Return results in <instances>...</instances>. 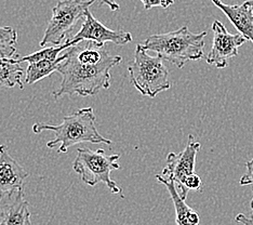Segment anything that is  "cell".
<instances>
[{
    "mask_svg": "<svg viewBox=\"0 0 253 225\" xmlns=\"http://www.w3.org/2000/svg\"><path fill=\"white\" fill-rule=\"evenodd\" d=\"M65 60L57 73L62 83L53 92L55 99L62 95L90 96L111 87V69L123 61L120 55H111L104 47L90 40H83L64 50Z\"/></svg>",
    "mask_w": 253,
    "mask_h": 225,
    "instance_id": "cell-1",
    "label": "cell"
},
{
    "mask_svg": "<svg viewBox=\"0 0 253 225\" xmlns=\"http://www.w3.org/2000/svg\"><path fill=\"white\" fill-rule=\"evenodd\" d=\"M95 115L92 107H84L63 118L57 126L37 123L33 126L34 134H42V131L54 132V138L47 143V147H57V153H66L70 147L79 143L107 144L112 145V141L100 135L95 127Z\"/></svg>",
    "mask_w": 253,
    "mask_h": 225,
    "instance_id": "cell-2",
    "label": "cell"
},
{
    "mask_svg": "<svg viewBox=\"0 0 253 225\" xmlns=\"http://www.w3.org/2000/svg\"><path fill=\"white\" fill-rule=\"evenodd\" d=\"M207 32L192 33L187 26L179 30L152 35L142 44L147 51L156 52L163 60L182 68L189 61H197L204 56Z\"/></svg>",
    "mask_w": 253,
    "mask_h": 225,
    "instance_id": "cell-3",
    "label": "cell"
},
{
    "mask_svg": "<svg viewBox=\"0 0 253 225\" xmlns=\"http://www.w3.org/2000/svg\"><path fill=\"white\" fill-rule=\"evenodd\" d=\"M162 57L151 56L142 45H137L133 62L128 66L130 79L142 95L155 97L160 92L170 89L169 72Z\"/></svg>",
    "mask_w": 253,
    "mask_h": 225,
    "instance_id": "cell-4",
    "label": "cell"
},
{
    "mask_svg": "<svg viewBox=\"0 0 253 225\" xmlns=\"http://www.w3.org/2000/svg\"><path fill=\"white\" fill-rule=\"evenodd\" d=\"M119 157L117 154L106 155L104 149L101 148L91 151L89 148L79 147L77 157L73 163V169L87 185L94 186L99 183H105L113 194H122V188L111 178L113 170L120 169Z\"/></svg>",
    "mask_w": 253,
    "mask_h": 225,
    "instance_id": "cell-5",
    "label": "cell"
},
{
    "mask_svg": "<svg viewBox=\"0 0 253 225\" xmlns=\"http://www.w3.org/2000/svg\"><path fill=\"white\" fill-rule=\"evenodd\" d=\"M95 1L96 0H60L52 8V16L40 42L42 48L56 47L70 39L68 36L77 23L84 19L87 11Z\"/></svg>",
    "mask_w": 253,
    "mask_h": 225,
    "instance_id": "cell-6",
    "label": "cell"
},
{
    "mask_svg": "<svg viewBox=\"0 0 253 225\" xmlns=\"http://www.w3.org/2000/svg\"><path fill=\"white\" fill-rule=\"evenodd\" d=\"M71 39L56 47H44L42 50L20 57V61L27 62L28 66L25 72V84L33 85L39 80L50 76L51 74L57 72L61 63L65 60V54L61 53L67 48L72 47Z\"/></svg>",
    "mask_w": 253,
    "mask_h": 225,
    "instance_id": "cell-7",
    "label": "cell"
},
{
    "mask_svg": "<svg viewBox=\"0 0 253 225\" xmlns=\"http://www.w3.org/2000/svg\"><path fill=\"white\" fill-rule=\"evenodd\" d=\"M212 48L206 61L210 65L223 69L228 66L229 60L238 55L239 47L248 42V39L241 34L228 33L223 23L217 20L212 23Z\"/></svg>",
    "mask_w": 253,
    "mask_h": 225,
    "instance_id": "cell-8",
    "label": "cell"
},
{
    "mask_svg": "<svg viewBox=\"0 0 253 225\" xmlns=\"http://www.w3.org/2000/svg\"><path fill=\"white\" fill-rule=\"evenodd\" d=\"M201 148L200 143L195 141V137L189 135L185 148L179 154L170 153L167 156L166 167L160 177L166 180L173 181L177 192H181L186 178L195 173L196 157Z\"/></svg>",
    "mask_w": 253,
    "mask_h": 225,
    "instance_id": "cell-9",
    "label": "cell"
},
{
    "mask_svg": "<svg viewBox=\"0 0 253 225\" xmlns=\"http://www.w3.org/2000/svg\"><path fill=\"white\" fill-rule=\"evenodd\" d=\"M131 33L125 32L122 30L115 31L112 28H108L101 22L97 21L95 17L87 11L83 22V25L80 27L79 32L71 39L72 45H76L83 40H90L95 43L100 47H104L106 43H113L118 45H125L132 42Z\"/></svg>",
    "mask_w": 253,
    "mask_h": 225,
    "instance_id": "cell-10",
    "label": "cell"
},
{
    "mask_svg": "<svg viewBox=\"0 0 253 225\" xmlns=\"http://www.w3.org/2000/svg\"><path fill=\"white\" fill-rule=\"evenodd\" d=\"M31 217L24 189H13L0 195V225H32Z\"/></svg>",
    "mask_w": 253,
    "mask_h": 225,
    "instance_id": "cell-11",
    "label": "cell"
},
{
    "mask_svg": "<svg viewBox=\"0 0 253 225\" xmlns=\"http://www.w3.org/2000/svg\"><path fill=\"white\" fill-rule=\"evenodd\" d=\"M27 177V171L10 155L8 147L0 145V195L13 189H24Z\"/></svg>",
    "mask_w": 253,
    "mask_h": 225,
    "instance_id": "cell-12",
    "label": "cell"
},
{
    "mask_svg": "<svg viewBox=\"0 0 253 225\" xmlns=\"http://www.w3.org/2000/svg\"><path fill=\"white\" fill-rule=\"evenodd\" d=\"M212 2L223 11L232 24L237 28L239 34L253 43V10L251 0L235 5L226 4L221 0H212Z\"/></svg>",
    "mask_w": 253,
    "mask_h": 225,
    "instance_id": "cell-13",
    "label": "cell"
},
{
    "mask_svg": "<svg viewBox=\"0 0 253 225\" xmlns=\"http://www.w3.org/2000/svg\"><path fill=\"white\" fill-rule=\"evenodd\" d=\"M156 179L160 184H164L167 187L170 194V197L172 201H173L176 225H199V215L196 211L193 210L191 207L186 205L185 199H183L179 192H177L175 183L173 181L166 180V179L160 177V175L156 176Z\"/></svg>",
    "mask_w": 253,
    "mask_h": 225,
    "instance_id": "cell-14",
    "label": "cell"
},
{
    "mask_svg": "<svg viewBox=\"0 0 253 225\" xmlns=\"http://www.w3.org/2000/svg\"><path fill=\"white\" fill-rule=\"evenodd\" d=\"M20 64L21 61L18 57H0V87L24 88L23 78L25 76V72Z\"/></svg>",
    "mask_w": 253,
    "mask_h": 225,
    "instance_id": "cell-15",
    "label": "cell"
},
{
    "mask_svg": "<svg viewBox=\"0 0 253 225\" xmlns=\"http://www.w3.org/2000/svg\"><path fill=\"white\" fill-rule=\"evenodd\" d=\"M18 33L11 26H0V57H13L18 55L15 45Z\"/></svg>",
    "mask_w": 253,
    "mask_h": 225,
    "instance_id": "cell-16",
    "label": "cell"
},
{
    "mask_svg": "<svg viewBox=\"0 0 253 225\" xmlns=\"http://www.w3.org/2000/svg\"><path fill=\"white\" fill-rule=\"evenodd\" d=\"M240 185H252L253 186V158L246 164V173L240 178ZM250 208L253 215V198L251 199Z\"/></svg>",
    "mask_w": 253,
    "mask_h": 225,
    "instance_id": "cell-17",
    "label": "cell"
},
{
    "mask_svg": "<svg viewBox=\"0 0 253 225\" xmlns=\"http://www.w3.org/2000/svg\"><path fill=\"white\" fill-rule=\"evenodd\" d=\"M145 10H151L154 7L167 9L175 2V0H141Z\"/></svg>",
    "mask_w": 253,
    "mask_h": 225,
    "instance_id": "cell-18",
    "label": "cell"
},
{
    "mask_svg": "<svg viewBox=\"0 0 253 225\" xmlns=\"http://www.w3.org/2000/svg\"><path fill=\"white\" fill-rule=\"evenodd\" d=\"M236 222L241 223L244 225H253V215H252V218H249L243 215V213H239V215L236 217Z\"/></svg>",
    "mask_w": 253,
    "mask_h": 225,
    "instance_id": "cell-19",
    "label": "cell"
},
{
    "mask_svg": "<svg viewBox=\"0 0 253 225\" xmlns=\"http://www.w3.org/2000/svg\"><path fill=\"white\" fill-rule=\"evenodd\" d=\"M99 1H100V4L107 5V7L112 11H116L119 9V4L117 2H115L114 0H99Z\"/></svg>",
    "mask_w": 253,
    "mask_h": 225,
    "instance_id": "cell-20",
    "label": "cell"
},
{
    "mask_svg": "<svg viewBox=\"0 0 253 225\" xmlns=\"http://www.w3.org/2000/svg\"><path fill=\"white\" fill-rule=\"evenodd\" d=\"M251 4H252V10H253V0H251Z\"/></svg>",
    "mask_w": 253,
    "mask_h": 225,
    "instance_id": "cell-21",
    "label": "cell"
}]
</instances>
